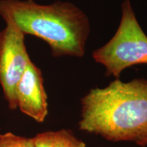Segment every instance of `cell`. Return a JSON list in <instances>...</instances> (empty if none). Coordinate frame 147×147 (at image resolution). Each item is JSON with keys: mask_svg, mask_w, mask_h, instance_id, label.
Listing matches in <instances>:
<instances>
[{"mask_svg": "<svg viewBox=\"0 0 147 147\" xmlns=\"http://www.w3.org/2000/svg\"><path fill=\"white\" fill-rule=\"evenodd\" d=\"M81 131L110 142L147 146V80L124 82L116 78L107 87L95 88L81 99Z\"/></svg>", "mask_w": 147, "mask_h": 147, "instance_id": "cell-1", "label": "cell"}, {"mask_svg": "<svg viewBox=\"0 0 147 147\" xmlns=\"http://www.w3.org/2000/svg\"><path fill=\"white\" fill-rule=\"evenodd\" d=\"M0 16L24 34L39 38L54 57L82 58L91 32L89 18L78 5L58 0L40 4L34 0H0Z\"/></svg>", "mask_w": 147, "mask_h": 147, "instance_id": "cell-2", "label": "cell"}, {"mask_svg": "<svg viewBox=\"0 0 147 147\" xmlns=\"http://www.w3.org/2000/svg\"><path fill=\"white\" fill-rule=\"evenodd\" d=\"M121 8L120 23L115 35L92 53L95 61L104 67L106 76L115 78L131 66L147 64V36L138 21L131 1L123 0Z\"/></svg>", "mask_w": 147, "mask_h": 147, "instance_id": "cell-3", "label": "cell"}, {"mask_svg": "<svg viewBox=\"0 0 147 147\" xmlns=\"http://www.w3.org/2000/svg\"><path fill=\"white\" fill-rule=\"evenodd\" d=\"M25 36L10 23H7L0 32V84L11 110L17 108L16 85L32 61L25 44Z\"/></svg>", "mask_w": 147, "mask_h": 147, "instance_id": "cell-4", "label": "cell"}, {"mask_svg": "<svg viewBox=\"0 0 147 147\" xmlns=\"http://www.w3.org/2000/svg\"><path fill=\"white\" fill-rule=\"evenodd\" d=\"M17 108L38 123L48 115L47 95L39 67L31 61L18 81L15 91Z\"/></svg>", "mask_w": 147, "mask_h": 147, "instance_id": "cell-5", "label": "cell"}, {"mask_svg": "<svg viewBox=\"0 0 147 147\" xmlns=\"http://www.w3.org/2000/svg\"><path fill=\"white\" fill-rule=\"evenodd\" d=\"M36 147H86L82 140L77 138L71 129L47 131L34 137Z\"/></svg>", "mask_w": 147, "mask_h": 147, "instance_id": "cell-6", "label": "cell"}, {"mask_svg": "<svg viewBox=\"0 0 147 147\" xmlns=\"http://www.w3.org/2000/svg\"><path fill=\"white\" fill-rule=\"evenodd\" d=\"M0 147H36L34 138H27L7 132L0 135Z\"/></svg>", "mask_w": 147, "mask_h": 147, "instance_id": "cell-7", "label": "cell"}]
</instances>
